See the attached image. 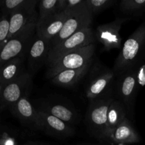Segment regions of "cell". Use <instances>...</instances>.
<instances>
[{"mask_svg":"<svg viewBox=\"0 0 145 145\" xmlns=\"http://www.w3.org/2000/svg\"><path fill=\"white\" fill-rule=\"evenodd\" d=\"M25 57H18L0 67V83L6 86L25 73L24 72Z\"/></svg>","mask_w":145,"mask_h":145,"instance_id":"d6986e66","label":"cell"},{"mask_svg":"<svg viewBox=\"0 0 145 145\" xmlns=\"http://www.w3.org/2000/svg\"><path fill=\"white\" fill-rule=\"evenodd\" d=\"M4 11L10 16L14 13L38 4L37 0H6L3 2Z\"/></svg>","mask_w":145,"mask_h":145,"instance_id":"603a6c76","label":"cell"},{"mask_svg":"<svg viewBox=\"0 0 145 145\" xmlns=\"http://www.w3.org/2000/svg\"><path fill=\"white\" fill-rule=\"evenodd\" d=\"M2 145H15V143L11 139H8V140H6L4 142L2 143Z\"/></svg>","mask_w":145,"mask_h":145,"instance_id":"83f0119b","label":"cell"},{"mask_svg":"<svg viewBox=\"0 0 145 145\" xmlns=\"http://www.w3.org/2000/svg\"><path fill=\"white\" fill-rule=\"evenodd\" d=\"M50 48V41L40 38L35 34L26 52L28 66L33 74L40 69L42 65H46Z\"/></svg>","mask_w":145,"mask_h":145,"instance_id":"4fadbf2b","label":"cell"},{"mask_svg":"<svg viewBox=\"0 0 145 145\" xmlns=\"http://www.w3.org/2000/svg\"><path fill=\"white\" fill-rule=\"evenodd\" d=\"M95 43L68 52L48 66L46 77L50 79L59 72L67 69H81L91 65L96 51Z\"/></svg>","mask_w":145,"mask_h":145,"instance_id":"3957f363","label":"cell"},{"mask_svg":"<svg viewBox=\"0 0 145 145\" xmlns=\"http://www.w3.org/2000/svg\"><path fill=\"white\" fill-rule=\"evenodd\" d=\"M116 3V1L113 0H86V7L93 16L100 14Z\"/></svg>","mask_w":145,"mask_h":145,"instance_id":"cb8c5ba5","label":"cell"},{"mask_svg":"<svg viewBox=\"0 0 145 145\" xmlns=\"http://www.w3.org/2000/svg\"><path fill=\"white\" fill-rule=\"evenodd\" d=\"M41 108L71 125L75 123L77 118L76 111L72 108L63 103L48 102L45 103Z\"/></svg>","mask_w":145,"mask_h":145,"instance_id":"ffe728a7","label":"cell"},{"mask_svg":"<svg viewBox=\"0 0 145 145\" xmlns=\"http://www.w3.org/2000/svg\"><path fill=\"white\" fill-rule=\"evenodd\" d=\"M67 16L66 13L60 12L42 20H38L35 33L40 38L51 42L60 32Z\"/></svg>","mask_w":145,"mask_h":145,"instance_id":"9a60e30c","label":"cell"},{"mask_svg":"<svg viewBox=\"0 0 145 145\" xmlns=\"http://www.w3.org/2000/svg\"><path fill=\"white\" fill-rule=\"evenodd\" d=\"M128 18H116L114 21L99 25L96 28L95 36L103 45V52L113 49H120L122 45L120 30L123 24Z\"/></svg>","mask_w":145,"mask_h":145,"instance_id":"9c48e42d","label":"cell"},{"mask_svg":"<svg viewBox=\"0 0 145 145\" xmlns=\"http://www.w3.org/2000/svg\"><path fill=\"white\" fill-rule=\"evenodd\" d=\"M30 92L25 93L17 103L11 106V109L21 123L33 130H42V120L38 112L29 100Z\"/></svg>","mask_w":145,"mask_h":145,"instance_id":"7c38bea8","label":"cell"},{"mask_svg":"<svg viewBox=\"0 0 145 145\" xmlns=\"http://www.w3.org/2000/svg\"><path fill=\"white\" fill-rule=\"evenodd\" d=\"M145 59V21L140 24L125 42L118 56L113 72L115 75L125 69L135 68Z\"/></svg>","mask_w":145,"mask_h":145,"instance_id":"6da1fadb","label":"cell"},{"mask_svg":"<svg viewBox=\"0 0 145 145\" xmlns=\"http://www.w3.org/2000/svg\"><path fill=\"white\" fill-rule=\"evenodd\" d=\"M127 116V109L124 104L114 98L108 110L106 140H108L113 130L126 118H128Z\"/></svg>","mask_w":145,"mask_h":145,"instance_id":"ac0fdd59","label":"cell"},{"mask_svg":"<svg viewBox=\"0 0 145 145\" xmlns=\"http://www.w3.org/2000/svg\"><path fill=\"white\" fill-rule=\"evenodd\" d=\"M117 144H135L140 142V137L129 118H126L110 134L108 140Z\"/></svg>","mask_w":145,"mask_h":145,"instance_id":"2e32d148","label":"cell"},{"mask_svg":"<svg viewBox=\"0 0 145 145\" xmlns=\"http://www.w3.org/2000/svg\"><path fill=\"white\" fill-rule=\"evenodd\" d=\"M38 20L60 13L59 0H42L38 1Z\"/></svg>","mask_w":145,"mask_h":145,"instance_id":"7402d4cb","label":"cell"},{"mask_svg":"<svg viewBox=\"0 0 145 145\" xmlns=\"http://www.w3.org/2000/svg\"><path fill=\"white\" fill-rule=\"evenodd\" d=\"M32 87V75L25 72L13 82L4 86L1 92V102L4 106H11L24 95L30 92Z\"/></svg>","mask_w":145,"mask_h":145,"instance_id":"8fae6325","label":"cell"},{"mask_svg":"<svg viewBox=\"0 0 145 145\" xmlns=\"http://www.w3.org/2000/svg\"><path fill=\"white\" fill-rule=\"evenodd\" d=\"M115 80L113 71L106 68L93 73L86 89L87 99L92 101L113 94Z\"/></svg>","mask_w":145,"mask_h":145,"instance_id":"52a82bcc","label":"cell"},{"mask_svg":"<svg viewBox=\"0 0 145 145\" xmlns=\"http://www.w3.org/2000/svg\"><path fill=\"white\" fill-rule=\"evenodd\" d=\"M6 41H7V40H6ZM6 41H4V42H3L2 43H1V44H0V53H1V50H2L3 47H4V44H5Z\"/></svg>","mask_w":145,"mask_h":145,"instance_id":"f546056e","label":"cell"},{"mask_svg":"<svg viewBox=\"0 0 145 145\" xmlns=\"http://www.w3.org/2000/svg\"><path fill=\"white\" fill-rule=\"evenodd\" d=\"M10 16H4L0 18V44L7 40L9 32Z\"/></svg>","mask_w":145,"mask_h":145,"instance_id":"484cf974","label":"cell"},{"mask_svg":"<svg viewBox=\"0 0 145 145\" xmlns=\"http://www.w3.org/2000/svg\"><path fill=\"white\" fill-rule=\"evenodd\" d=\"M37 4L23 8L10 16L9 32L7 40L36 27L38 13L35 7Z\"/></svg>","mask_w":145,"mask_h":145,"instance_id":"30bf717a","label":"cell"},{"mask_svg":"<svg viewBox=\"0 0 145 145\" xmlns=\"http://www.w3.org/2000/svg\"><path fill=\"white\" fill-rule=\"evenodd\" d=\"M86 0H59L61 12L69 14L85 4Z\"/></svg>","mask_w":145,"mask_h":145,"instance_id":"d4e9b609","label":"cell"},{"mask_svg":"<svg viewBox=\"0 0 145 145\" xmlns=\"http://www.w3.org/2000/svg\"><path fill=\"white\" fill-rule=\"evenodd\" d=\"M4 86H4V84H2L1 83H0V93H1V92H2V91H3V89H4Z\"/></svg>","mask_w":145,"mask_h":145,"instance_id":"f1b7e54d","label":"cell"},{"mask_svg":"<svg viewBox=\"0 0 145 145\" xmlns=\"http://www.w3.org/2000/svg\"><path fill=\"white\" fill-rule=\"evenodd\" d=\"M119 8L125 14L140 16L145 13V0H122Z\"/></svg>","mask_w":145,"mask_h":145,"instance_id":"44dd1931","label":"cell"},{"mask_svg":"<svg viewBox=\"0 0 145 145\" xmlns=\"http://www.w3.org/2000/svg\"><path fill=\"white\" fill-rule=\"evenodd\" d=\"M139 89V76L135 68L125 69L116 75L113 94L114 98L124 104L127 115L134 116L135 104Z\"/></svg>","mask_w":145,"mask_h":145,"instance_id":"7a4b0ae2","label":"cell"},{"mask_svg":"<svg viewBox=\"0 0 145 145\" xmlns=\"http://www.w3.org/2000/svg\"><path fill=\"white\" fill-rule=\"evenodd\" d=\"M114 94L90 101L86 116L88 130L99 140H106L107 113Z\"/></svg>","mask_w":145,"mask_h":145,"instance_id":"277c9868","label":"cell"},{"mask_svg":"<svg viewBox=\"0 0 145 145\" xmlns=\"http://www.w3.org/2000/svg\"><path fill=\"white\" fill-rule=\"evenodd\" d=\"M91 65L81 69H67L57 74L50 80L53 84L61 87H73L89 72Z\"/></svg>","mask_w":145,"mask_h":145,"instance_id":"e0dca14e","label":"cell"},{"mask_svg":"<svg viewBox=\"0 0 145 145\" xmlns=\"http://www.w3.org/2000/svg\"><path fill=\"white\" fill-rule=\"evenodd\" d=\"M67 15V18L65 21L60 32L51 40V48L67 39L77 31L83 28L91 27L93 21V16L88 9L86 1L85 4L82 7Z\"/></svg>","mask_w":145,"mask_h":145,"instance_id":"8992f818","label":"cell"},{"mask_svg":"<svg viewBox=\"0 0 145 145\" xmlns=\"http://www.w3.org/2000/svg\"><path fill=\"white\" fill-rule=\"evenodd\" d=\"M42 120L43 131L58 138H67L74 134V129L71 125L62 121L40 108L38 110Z\"/></svg>","mask_w":145,"mask_h":145,"instance_id":"5bb4252c","label":"cell"},{"mask_svg":"<svg viewBox=\"0 0 145 145\" xmlns=\"http://www.w3.org/2000/svg\"><path fill=\"white\" fill-rule=\"evenodd\" d=\"M24 145H50L49 144H47V143L41 142H29L25 143Z\"/></svg>","mask_w":145,"mask_h":145,"instance_id":"4316f807","label":"cell"},{"mask_svg":"<svg viewBox=\"0 0 145 145\" xmlns=\"http://www.w3.org/2000/svg\"><path fill=\"white\" fill-rule=\"evenodd\" d=\"M35 31L36 27L6 41L0 53V67L18 57H26L27 50L35 35Z\"/></svg>","mask_w":145,"mask_h":145,"instance_id":"ba28073f","label":"cell"},{"mask_svg":"<svg viewBox=\"0 0 145 145\" xmlns=\"http://www.w3.org/2000/svg\"><path fill=\"white\" fill-rule=\"evenodd\" d=\"M95 40L96 36L91 27L77 31L67 39L51 48L46 63L47 67L65 54L93 44Z\"/></svg>","mask_w":145,"mask_h":145,"instance_id":"5b68a950","label":"cell"}]
</instances>
